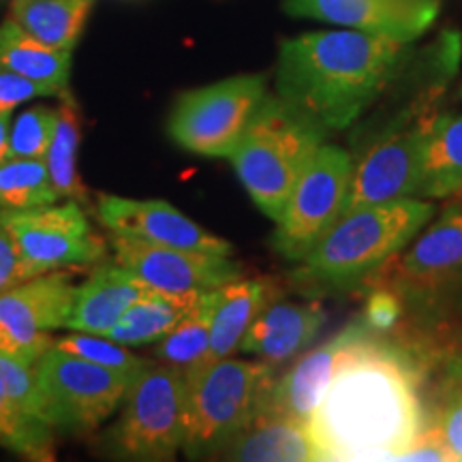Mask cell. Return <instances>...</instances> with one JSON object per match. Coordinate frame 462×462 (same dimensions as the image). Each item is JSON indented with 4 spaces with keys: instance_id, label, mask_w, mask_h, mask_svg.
<instances>
[{
    "instance_id": "obj_1",
    "label": "cell",
    "mask_w": 462,
    "mask_h": 462,
    "mask_svg": "<svg viewBox=\"0 0 462 462\" xmlns=\"http://www.w3.org/2000/svg\"><path fill=\"white\" fill-rule=\"evenodd\" d=\"M411 356L368 332L338 362L309 420L317 460H398L426 426Z\"/></svg>"
},
{
    "instance_id": "obj_2",
    "label": "cell",
    "mask_w": 462,
    "mask_h": 462,
    "mask_svg": "<svg viewBox=\"0 0 462 462\" xmlns=\"http://www.w3.org/2000/svg\"><path fill=\"white\" fill-rule=\"evenodd\" d=\"M409 43L360 31H315L285 39L276 97L323 133L349 129L388 90Z\"/></svg>"
},
{
    "instance_id": "obj_3",
    "label": "cell",
    "mask_w": 462,
    "mask_h": 462,
    "mask_svg": "<svg viewBox=\"0 0 462 462\" xmlns=\"http://www.w3.org/2000/svg\"><path fill=\"white\" fill-rule=\"evenodd\" d=\"M432 212L435 206L418 198L346 210L304 259L300 279L323 289L356 285L411 245Z\"/></svg>"
},
{
    "instance_id": "obj_4",
    "label": "cell",
    "mask_w": 462,
    "mask_h": 462,
    "mask_svg": "<svg viewBox=\"0 0 462 462\" xmlns=\"http://www.w3.org/2000/svg\"><path fill=\"white\" fill-rule=\"evenodd\" d=\"M326 133L285 106L279 97H268L242 133L231 165L259 210L276 223L298 178L315 157Z\"/></svg>"
},
{
    "instance_id": "obj_5",
    "label": "cell",
    "mask_w": 462,
    "mask_h": 462,
    "mask_svg": "<svg viewBox=\"0 0 462 462\" xmlns=\"http://www.w3.org/2000/svg\"><path fill=\"white\" fill-rule=\"evenodd\" d=\"M273 373L265 362L234 357L184 371V452L217 456L255 418L274 385Z\"/></svg>"
},
{
    "instance_id": "obj_6",
    "label": "cell",
    "mask_w": 462,
    "mask_h": 462,
    "mask_svg": "<svg viewBox=\"0 0 462 462\" xmlns=\"http://www.w3.org/2000/svg\"><path fill=\"white\" fill-rule=\"evenodd\" d=\"M354 159L323 142L291 190L276 221L273 248L289 262H304L346 210Z\"/></svg>"
},
{
    "instance_id": "obj_7",
    "label": "cell",
    "mask_w": 462,
    "mask_h": 462,
    "mask_svg": "<svg viewBox=\"0 0 462 462\" xmlns=\"http://www.w3.org/2000/svg\"><path fill=\"white\" fill-rule=\"evenodd\" d=\"M184 441V373L146 364L133 377L112 432L114 452L131 460H171Z\"/></svg>"
},
{
    "instance_id": "obj_8",
    "label": "cell",
    "mask_w": 462,
    "mask_h": 462,
    "mask_svg": "<svg viewBox=\"0 0 462 462\" xmlns=\"http://www.w3.org/2000/svg\"><path fill=\"white\" fill-rule=\"evenodd\" d=\"M268 95L263 75H236L184 92L170 116L171 140L201 157H227Z\"/></svg>"
},
{
    "instance_id": "obj_9",
    "label": "cell",
    "mask_w": 462,
    "mask_h": 462,
    "mask_svg": "<svg viewBox=\"0 0 462 462\" xmlns=\"http://www.w3.org/2000/svg\"><path fill=\"white\" fill-rule=\"evenodd\" d=\"M50 409V426L88 432L101 426L120 404L135 374L114 371L67 351L51 349L34 364Z\"/></svg>"
},
{
    "instance_id": "obj_10",
    "label": "cell",
    "mask_w": 462,
    "mask_h": 462,
    "mask_svg": "<svg viewBox=\"0 0 462 462\" xmlns=\"http://www.w3.org/2000/svg\"><path fill=\"white\" fill-rule=\"evenodd\" d=\"M73 276L43 273L0 293V356L34 366L73 313Z\"/></svg>"
},
{
    "instance_id": "obj_11",
    "label": "cell",
    "mask_w": 462,
    "mask_h": 462,
    "mask_svg": "<svg viewBox=\"0 0 462 462\" xmlns=\"http://www.w3.org/2000/svg\"><path fill=\"white\" fill-rule=\"evenodd\" d=\"M0 225L37 274L62 265L95 263L103 255V240L75 201L0 210Z\"/></svg>"
},
{
    "instance_id": "obj_12",
    "label": "cell",
    "mask_w": 462,
    "mask_h": 462,
    "mask_svg": "<svg viewBox=\"0 0 462 462\" xmlns=\"http://www.w3.org/2000/svg\"><path fill=\"white\" fill-rule=\"evenodd\" d=\"M112 248L120 265L161 291H210L242 276V265L229 255L163 246L118 234H114Z\"/></svg>"
},
{
    "instance_id": "obj_13",
    "label": "cell",
    "mask_w": 462,
    "mask_h": 462,
    "mask_svg": "<svg viewBox=\"0 0 462 462\" xmlns=\"http://www.w3.org/2000/svg\"><path fill=\"white\" fill-rule=\"evenodd\" d=\"M429 125L430 120L388 133L362 154L354 163L346 210L418 198Z\"/></svg>"
},
{
    "instance_id": "obj_14",
    "label": "cell",
    "mask_w": 462,
    "mask_h": 462,
    "mask_svg": "<svg viewBox=\"0 0 462 462\" xmlns=\"http://www.w3.org/2000/svg\"><path fill=\"white\" fill-rule=\"evenodd\" d=\"M282 9L293 17L413 43L437 20L439 0H282Z\"/></svg>"
},
{
    "instance_id": "obj_15",
    "label": "cell",
    "mask_w": 462,
    "mask_h": 462,
    "mask_svg": "<svg viewBox=\"0 0 462 462\" xmlns=\"http://www.w3.org/2000/svg\"><path fill=\"white\" fill-rule=\"evenodd\" d=\"M99 221L118 236L140 238L154 245L189 248V251L217 253V255H234V246L210 231L199 227L187 215L167 204V201L150 199L137 201L116 195L99 198Z\"/></svg>"
},
{
    "instance_id": "obj_16",
    "label": "cell",
    "mask_w": 462,
    "mask_h": 462,
    "mask_svg": "<svg viewBox=\"0 0 462 462\" xmlns=\"http://www.w3.org/2000/svg\"><path fill=\"white\" fill-rule=\"evenodd\" d=\"M368 332H371V328L364 321L354 323L317 349L300 354L293 366L281 379H274L273 390L259 409H270V411L285 415V418L309 424L323 392L330 385L338 362Z\"/></svg>"
},
{
    "instance_id": "obj_17",
    "label": "cell",
    "mask_w": 462,
    "mask_h": 462,
    "mask_svg": "<svg viewBox=\"0 0 462 462\" xmlns=\"http://www.w3.org/2000/svg\"><path fill=\"white\" fill-rule=\"evenodd\" d=\"M462 273V208H452L398 253L392 281L407 296H437Z\"/></svg>"
},
{
    "instance_id": "obj_18",
    "label": "cell",
    "mask_w": 462,
    "mask_h": 462,
    "mask_svg": "<svg viewBox=\"0 0 462 462\" xmlns=\"http://www.w3.org/2000/svg\"><path fill=\"white\" fill-rule=\"evenodd\" d=\"M328 319L321 302L268 300L253 319L238 349L262 357L270 366L296 360L319 337Z\"/></svg>"
},
{
    "instance_id": "obj_19",
    "label": "cell",
    "mask_w": 462,
    "mask_h": 462,
    "mask_svg": "<svg viewBox=\"0 0 462 462\" xmlns=\"http://www.w3.org/2000/svg\"><path fill=\"white\" fill-rule=\"evenodd\" d=\"M150 289L152 287L125 265L103 263L75 291L73 313L67 328L73 332L107 337L126 310Z\"/></svg>"
},
{
    "instance_id": "obj_20",
    "label": "cell",
    "mask_w": 462,
    "mask_h": 462,
    "mask_svg": "<svg viewBox=\"0 0 462 462\" xmlns=\"http://www.w3.org/2000/svg\"><path fill=\"white\" fill-rule=\"evenodd\" d=\"M217 458L240 462H313L317 460V452L309 426L270 409H259L251 424L218 449Z\"/></svg>"
},
{
    "instance_id": "obj_21",
    "label": "cell",
    "mask_w": 462,
    "mask_h": 462,
    "mask_svg": "<svg viewBox=\"0 0 462 462\" xmlns=\"http://www.w3.org/2000/svg\"><path fill=\"white\" fill-rule=\"evenodd\" d=\"M268 282L263 281L236 279L217 287L210 346H208V354L198 366L225 360V357H231L234 351H238L246 330L259 315V310L268 304Z\"/></svg>"
},
{
    "instance_id": "obj_22",
    "label": "cell",
    "mask_w": 462,
    "mask_h": 462,
    "mask_svg": "<svg viewBox=\"0 0 462 462\" xmlns=\"http://www.w3.org/2000/svg\"><path fill=\"white\" fill-rule=\"evenodd\" d=\"M462 193V114L430 120L418 198L446 199Z\"/></svg>"
},
{
    "instance_id": "obj_23",
    "label": "cell",
    "mask_w": 462,
    "mask_h": 462,
    "mask_svg": "<svg viewBox=\"0 0 462 462\" xmlns=\"http://www.w3.org/2000/svg\"><path fill=\"white\" fill-rule=\"evenodd\" d=\"M201 293L204 291L170 293L152 287L126 310L123 319L107 332V338L126 346L157 343L198 304Z\"/></svg>"
},
{
    "instance_id": "obj_24",
    "label": "cell",
    "mask_w": 462,
    "mask_h": 462,
    "mask_svg": "<svg viewBox=\"0 0 462 462\" xmlns=\"http://www.w3.org/2000/svg\"><path fill=\"white\" fill-rule=\"evenodd\" d=\"M71 51L37 42L15 20L0 26V62L32 82L48 86L56 95L65 92L69 84Z\"/></svg>"
},
{
    "instance_id": "obj_25",
    "label": "cell",
    "mask_w": 462,
    "mask_h": 462,
    "mask_svg": "<svg viewBox=\"0 0 462 462\" xmlns=\"http://www.w3.org/2000/svg\"><path fill=\"white\" fill-rule=\"evenodd\" d=\"M95 0H14V20L50 48L73 50Z\"/></svg>"
},
{
    "instance_id": "obj_26",
    "label": "cell",
    "mask_w": 462,
    "mask_h": 462,
    "mask_svg": "<svg viewBox=\"0 0 462 462\" xmlns=\"http://www.w3.org/2000/svg\"><path fill=\"white\" fill-rule=\"evenodd\" d=\"M217 289L201 293L198 304L171 328L170 332L161 338L157 346V357L165 364L178 368V371H189L198 366L208 354L210 346V330L212 315H215Z\"/></svg>"
},
{
    "instance_id": "obj_27",
    "label": "cell",
    "mask_w": 462,
    "mask_h": 462,
    "mask_svg": "<svg viewBox=\"0 0 462 462\" xmlns=\"http://www.w3.org/2000/svg\"><path fill=\"white\" fill-rule=\"evenodd\" d=\"M60 198L42 159L0 161V210L50 206Z\"/></svg>"
},
{
    "instance_id": "obj_28",
    "label": "cell",
    "mask_w": 462,
    "mask_h": 462,
    "mask_svg": "<svg viewBox=\"0 0 462 462\" xmlns=\"http://www.w3.org/2000/svg\"><path fill=\"white\" fill-rule=\"evenodd\" d=\"M78 146H79V116L75 103L65 99L58 109L54 137L45 154L51 184L60 198L84 199V187L78 178Z\"/></svg>"
},
{
    "instance_id": "obj_29",
    "label": "cell",
    "mask_w": 462,
    "mask_h": 462,
    "mask_svg": "<svg viewBox=\"0 0 462 462\" xmlns=\"http://www.w3.org/2000/svg\"><path fill=\"white\" fill-rule=\"evenodd\" d=\"M0 446L32 460L54 458L51 426L0 396Z\"/></svg>"
},
{
    "instance_id": "obj_30",
    "label": "cell",
    "mask_w": 462,
    "mask_h": 462,
    "mask_svg": "<svg viewBox=\"0 0 462 462\" xmlns=\"http://www.w3.org/2000/svg\"><path fill=\"white\" fill-rule=\"evenodd\" d=\"M58 112L50 107H31L17 116L9 131L7 159H45L54 137Z\"/></svg>"
},
{
    "instance_id": "obj_31",
    "label": "cell",
    "mask_w": 462,
    "mask_h": 462,
    "mask_svg": "<svg viewBox=\"0 0 462 462\" xmlns=\"http://www.w3.org/2000/svg\"><path fill=\"white\" fill-rule=\"evenodd\" d=\"M56 349L67 351L84 360L99 364V366L114 368V371H123L135 374L140 368L148 364L143 357L133 356L131 351H126V345L116 343V340L107 337H90V334H71V337L58 338L54 343Z\"/></svg>"
},
{
    "instance_id": "obj_32",
    "label": "cell",
    "mask_w": 462,
    "mask_h": 462,
    "mask_svg": "<svg viewBox=\"0 0 462 462\" xmlns=\"http://www.w3.org/2000/svg\"><path fill=\"white\" fill-rule=\"evenodd\" d=\"M0 396L9 398L17 407L50 424L48 402H45L42 385H39L37 373L28 364L0 356Z\"/></svg>"
},
{
    "instance_id": "obj_33",
    "label": "cell",
    "mask_w": 462,
    "mask_h": 462,
    "mask_svg": "<svg viewBox=\"0 0 462 462\" xmlns=\"http://www.w3.org/2000/svg\"><path fill=\"white\" fill-rule=\"evenodd\" d=\"M443 443L454 456V462L462 460V381L448 377V388L439 404L435 418L430 420Z\"/></svg>"
},
{
    "instance_id": "obj_34",
    "label": "cell",
    "mask_w": 462,
    "mask_h": 462,
    "mask_svg": "<svg viewBox=\"0 0 462 462\" xmlns=\"http://www.w3.org/2000/svg\"><path fill=\"white\" fill-rule=\"evenodd\" d=\"M56 95L48 86L32 82L24 75L15 73L14 69L5 67L0 62V112H11L20 103L31 101L34 97H50Z\"/></svg>"
},
{
    "instance_id": "obj_35",
    "label": "cell",
    "mask_w": 462,
    "mask_h": 462,
    "mask_svg": "<svg viewBox=\"0 0 462 462\" xmlns=\"http://www.w3.org/2000/svg\"><path fill=\"white\" fill-rule=\"evenodd\" d=\"M401 319V300L392 289H377L364 309V323L374 334H388Z\"/></svg>"
},
{
    "instance_id": "obj_36",
    "label": "cell",
    "mask_w": 462,
    "mask_h": 462,
    "mask_svg": "<svg viewBox=\"0 0 462 462\" xmlns=\"http://www.w3.org/2000/svg\"><path fill=\"white\" fill-rule=\"evenodd\" d=\"M32 276H39L34 270L22 259L20 251L9 238L7 231L0 225V293L9 291L11 287L20 285Z\"/></svg>"
},
{
    "instance_id": "obj_37",
    "label": "cell",
    "mask_w": 462,
    "mask_h": 462,
    "mask_svg": "<svg viewBox=\"0 0 462 462\" xmlns=\"http://www.w3.org/2000/svg\"><path fill=\"white\" fill-rule=\"evenodd\" d=\"M398 460H430V462H454V456L449 454V449L443 443L441 435L437 429L426 421V426L421 432L415 437V441L409 446L404 452L398 456Z\"/></svg>"
},
{
    "instance_id": "obj_38",
    "label": "cell",
    "mask_w": 462,
    "mask_h": 462,
    "mask_svg": "<svg viewBox=\"0 0 462 462\" xmlns=\"http://www.w3.org/2000/svg\"><path fill=\"white\" fill-rule=\"evenodd\" d=\"M9 131H11V112H0V161L7 159Z\"/></svg>"
},
{
    "instance_id": "obj_39",
    "label": "cell",
    "mask_w": 462,
    "mask_h": 462,
    "mask_svg": "<svg viewBox=\"0 0 462 462\" xmlns=\"http://www.w3.org/2000/svg\"><path fill=\"white\" fill-rule=\"evenodd\" d=\"M437 296H443V298L449 296L462 309V273L458 276H454V279L437 293Z\"/></svg>"
},
{
    "instance_id": "obj_40",
    "label": "cell",
    "mask_w": 462,
    "mask_h": 462,
    "mask_svg": "<svg viewBox=\"0 0 462 462\" xmlns=\"http://www.w3.org/2000/svg\"><path fill=\"white\" fill-rule=\"evenodd\" d=\"M460 97H462V90H460Z\"/></svg>"
},
{
    "instance_id": "obj_41",
    "label": "cell",
    "mask_w": 462,
    "mask_h": 462,
    "mask_svg": "<svg viewBox=\"0 0 462 462\" xmlns=\"http://www.w3.org/2000/svg\"><path fill=\"white\" fill-rule=\"evenodd\" d=\"M460 198H462V193H460Z\"/></svg>"
}]
</instances>
